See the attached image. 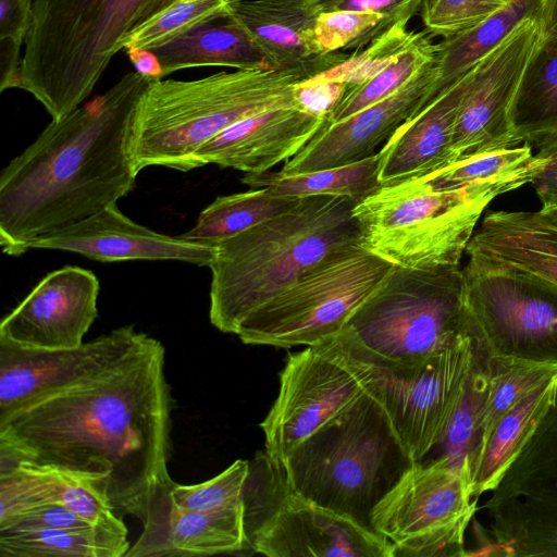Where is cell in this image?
I'll list each match as a JSON object with an SVG mask.
<instances>
[{
	"label": "cell",
	"mask_w": 557,
	"mask_h": 557,
	"mask_svg": "<svg viewBox=\"0 0 557 557\" xmlns=\"http://www.w3.org/2000/svg\"><path fill=\"white\" fill-rule=\"evenodd\" d=\"M173 408L165 348L147 334L116 363L0 418V472L32 461L99 474L115 511L143 523L173 482Z\"/></svg>",
	"instance_id": "6da1fadb"
},
{
	"label": "cell",
	"mask_w": 557,
	"mask_h": 557,
	"mask_svg": "<svg viewBox=\"0 0 557 557\" xmlns=\"http://www.w3.org/2000/svg\"><path fill=\"white\" fill-rule=\"evenodd\" d=\"M153 82L136 71L51 121L0 174V245L21 256L45 236L115 205L134 187L138 102Z\"/></svg>",
	"instance_id": "7a4b0ae2"
},
{
	"label": "cell",
	"mask_w": 557,
	"mask_h": 557,
	"mask_svg": "<svg viewBox=\"0 0 557 557\" xmlns=\"http://www.w3.org/2000/svg\"><path fill=\"white\" fill-rule=\"evenodd\" d=\"M355 205L341 196L304 197L289 210L213 244L211 324L236 334L250 313L313 265L359 244Z\"/></svg>",
	"instance_id": "3957f363"
},
{
	"label": "cell",
	"mask_w": 557,
	"mask_h": 557,
	"mask_svg": "<svg viewBox=\"0 0 557 557\" xmlns=\"http://www.w3.org/2000/svg\"><path fill=\"white\" fill-rule=\"evenodd\" d=\"M305 75L259 67L219 72L191 81L151 82L138 102L134 170H195L197 152L233 124L264 111L300 106L296 85Z\"/></svg>",
	"instance_id": "277c9868"
},
{
	"label": "cell",
	"mask_w": 557,
	"mask_h": 557,
	"mask_svg": "<svg viewBox=\"0 0 557 557\" xmlns=\"http://www.w3.org/2000/svg\"><path fill=\"white\" fill-rule=\"evenodd\" d=\"M180 0H34L20 89L53 121L85 101L135 28Z\"/></svg>",
	"instance_id": "5b68a950"
},
{
	"label": "cell",
	"mask_w": 557,
	"mask_h": 557,
	"mask_svg": "<svg viewBox=\"0 0 557 557\" xmlns=\"http://www.w3.org/2000/svg\"><path fill=\"white\" fill-rule=\"evenodd\" d=\"M278 462L294 492L370 529L374 507L414 463L368 391Z\"/></svg>",
	"instance_id": "8992f818"
},
{
	"label": "cell",
	"mask_w": 557,
	"mask_h": 557,
	"mask_svg": "<svg viewBox=\"0 0 557 557\" xmlns=\"http://www.w3.org/2000/svg\"><path fill=\"white\" fill-rule=\"evenodd\" d=\"M462 268L394 265L346 325L331 336L347 355L395 370L421 367L466 333Z\"/></svg>",
	"instance_id": "52a82bcc"
},
{
	"label": "cell",
	"mask_w": 557,
	"mask_h": 557,
	"mask_svg": "<svg viewBox=\"0 0 557 557\" xmlns=\"http://www.w3.org/2000/svg\"><path fill=\"white\" fill-rule=\"evenodd\" d=\"M497 185L442 189L425 176L380 185L354 208L359 244L394 265H458Z\"/></svg>",
	"instance_id": "ba28073f"
},
{
	"label": "cell",
	"mask_w": 557,
	"mask_h": 557,
	"mask_svg": "<svg viewBox=\"0 0 557 557\" xmlns=\"http://www.w3.org/2000/svg\"><path fill=\"white\" fill-rule=\"evenodd\" d=\"M462 313L475 350L488 360L557 369V282L468 256Z\"/></svg>",
	"instance_id": "9c48e42d"
},
{
	"label": "cell",
	"mask_w": 557,
	"mask_h": 557,
	"mask_svg": "<svg viewBox=\"0 0 557 557\" xmlns=\"http://www.w3.org/2000/svg\"><path fill=\"white\" fill-rule=\"evenodd\" d=\"M393 267L360 244L342 248L250 313L236 335L248 345H317L346 325Z\"/></svg>",
	"instance_id": "30bf717a"
},
{
	"label": "cell",
	"mask_w": 557,
	"mask_h": 557,
	"mask_svg": "<svg viewBox=\"0 0 557 557\" xmlns=\"http://www.w3.org/2000/svg\"><path fill=\"white\" fill-rule=\"evenodd\" d=\"M245 527L251 553L269 557H394V545L354 519L294 492L267 453L250 462Z\"/></svg>",
	"instance_id": "8fae6325"
},
{
	"label": "cell",
	"mask_w": 557,
	"mask_h": 557,
	"mask_svg": "<svg viewBox=\"0 0 557 557\" xmlns=\"http://www.w3.org/2000/svg\"><path fill=\"white\" fill-rule=\"evenodd\" d=\"M483 509L487 534L471 556L557 557V395Z\"/></svg>",
	"instance_id": "7c38bea8"
},
{
	"label": "cell",
	"mask_w": 557,
	"mask_h": 557,
	"mask_svg": "<svg viewBox=\"0 0 557 557\" xmlns=\"http://www.w3.org/2000/svg\"><path fill=\"white\" fill-rule=\"evenodd\" d=\"M476 510L467 473L435 457L406 471L370 525L394 545V557L468 556L465 534Z\"/></svg>",
	"instance_id": "4fadbf2b"
},
{
	"label": "cell",
	"mask_w": 557,
	"mask_h": 557,
	"mask_svg": "<svg viewBox=\"0 0 557 557\" xmlns=\"http://www.w3.org/2000/svg\"><path fill=\"white\" fill-rule=\"evenodd\" d=\"M326 339L382 405L411 460H423L444 436L471 374L475 348L469 334L421 367L403 371L358 360Z\"/></svg>",
	"instance_id": "5bb4252c"
},
{
	"label": "cell",
	"mask_w": 557,
	"mask_h": 557,
	"mask_svg": "<svg viewBox=\"0 0 557 557\" xmlns=\"http://www.w3.org/2000/svg\"><path fill=\"white\" fill-rule=\"evenodd\" d=\"M364 392L359 376L327 339L289 354L280 373L277 397L260 423L265 453L283 461Z\"/></svg>",
	"instance_id": "9a60e30c"
},
{
	"label": "cell",
	"mask_w": 557,
	"mask_h": 557,
	"mask_svg": "<svg viewBox=\"0 0 557 557\" xmlns=\"http://www.w3.org/2000/svg\"><path fill=\"white\" fill-rule=\"evenodd\" d=\"M539 39V24L531 15L471 70L454 126L453 163L517 146L509 111Z\"/></svg>",
	"instance_id": "2e32d148"
},
{
	"label": "cell",
	"mask_w": 557,
	"mask_h": 557,
	"mask_svg": "<svg viewBox=\"0 0 557 557\" xmlns=\"http://www.w3.org/2000/svg\"><path fill=\"white\" fill-rule=\"evenodd\" d=\"M146 336L134 325H124L66 349L22 346L0 336V418L116 363Z\"/></svg>",
	"instance_id": "e0dca14e"
},
{
	"label": "cell",
	"mask_w": 557,
	"mask_h": 557,
	"mask_svg": "<svg viewBox=\"0 0 557 557\" xmlns=\"http://www.w3.org/2000/svg\"><path fill=\"white\" fill-rule=\"evenodd\" d=\"M99 281L65 265L48 273L0 323V336L22 346L66 349L82 345L98 317Z\"/></svg>",
	"instance_id": "ac0fdd59"
},
{
	"label": "cell",
	"mask_w": 557,
	"mask_h": 557,
	"mask_svg": "<svg viewBox=\"0 0 557 557\" xmlns=\"http://www.w3.org/2000/svg\"><path fill=\"white\" fill-rule=\"evenodd\" d=\"M436 86L435 63L388 97L342 122L325 125L284 163L281 172L292 174L330 169L375 153L381 143L440 95Z\"/></svg>",
	"instance_id": "d6986e66"
},
{
	"label": "cell",
	"mask_w": 557,
	"mask_h": 557,
	"mask_svg": "<svg viewBox=\"0 0 557 557\" xmlns=\"http://www.w3.org/2000/svg\"><path fill=\"white\" fill-rule=\"evenodd\" d=\"M30 249L65 250L101 262L176 260L198 267H209L215 252L213 245L169 236L138 224L116 203L35 240Z\"/></svg>",
	"instance_id": "ffe728a7"
},
{
	"label": "cell",
	"mask_w": 557,
	"mask_h": 557,
	"mask_svg": "<svg viewBox=\"0 0 557 557\" xmlns=\"http://www.w3.org/2000/svg\"><path fill=\"white\" fill-rule=\"evenodd\" d=\"M172 483L151 498L143 531L125 557L238 555L250 550L245 504L215 512L188 510L172 499Z\"/></svg>",
	"instance_id": "44dd1931"
},
{
	"label": "cell",
	"mask_w": 557,
	"mask_h": 557,
	"mask_svg": "<svg viewBox=\"0 0 557 557\" xmlns=\"http://www.w3.org/2000/svg\"><path fill=\"white\" fill-rule=\"evenodd\" d=\"M319 16L311 0H232L235 23L271 67L310 77L344 62L351 53H325L315 37Z\"/></svg>",
	"instance_id": "7402d4cb"
},
{
	"label": "cell",
	"mask_w": 557,
	"mask_h": 557,
	"mask_svg": "<svg viewBox=\"0 0 557 557\" xmlns=\"http://www.w3.org/2000/svg\"><path fill=\"white\" fill-rule=\"evenodd\" d=\"M325 124L326 114L300 106L261 112L208 141L195 157V169L215 164L245 174L268 172L297 154Z\"/></svg>",
	"instance_id": "603a6c76"
},
{
	"label": "cell",
	"mask_w": 557,
	"mask_h": 557,
	"mask_svg": "<svg viewBox=\"0 0 557 557\" xmlns=\"http://www.w3.org/2000/svg\"><path fill=\"white\" fill-rule=\"evenodd\" d=\"M471 71L405 121L379 151L381 185L453 163L451 138Z\"/></svg>",
	"instance_id": "cb8c5ba5"
},
{
	"label": "cell",
	"mask_w": 557,
	"mask_h": 557,
	"mask_svg": "<svg viewBox=\"0 0 557 557\" xmlns=\"http://www.w3.org/2000/svg\"><path fill=\"white\" fill-rule=\"evenodd\" d=\"M9 470L10 493L22 508L60 504L95 525L127 536V528L112 506L101 475L32 461Z\"/></svg>",
	"instance_id": "d4e9b609"
},
{
	"label": "cell",
	"mask_w": 557,
	"mask_h": 557,
	"mask_svg": "<svg viewBox=\"0 0 557 557\" xmlns=\"http://www.w3.org/2000/svg\"><path fill=\"white\" fill-rule=\"evenodd\" d=\"M468 256L522 268L557 282V231L528 211H490L474 231Z\"/></svg>",
	"instance_id": "484cf974"
},
{
	"label": "cell",
	"mask_w": 557,
	"mask_h": 557,
	"mask_svg": "<svg viewBox=\"0 0 557 557\" xmlns=\"http://www.w3.org/2000/svg\"><path fill=\"white\" fill-rule=\"evenodd\" d=\"M557 395V374L509 410L479 442L466 471L472 497L492 492Z\"/></svg>",
	"instance_id": "4316f807"
},
{
	"label": "cell",
	"mask_w": 557,
	"mask_h": 557,
	"mask_svg": "<svg viewBox=\"0 0 557 557\" xmlns=\"http://www.w3.org/2000/svg\"><path fill=\"white\" fill-rule=\"evenodd\" d=\"M199 25L171 42L151 50L162 77L174 72L227 66L236 70L271 67L248 36L232 21Z\"/></svg>",
	"instance_id": "83f0119b"
},
{
	"label": "cell",
	"mask_w": 557,
	"mask_h": 557,
	"mask_svg": "<svg viewBox=\"0 0 557 557\" xmlns=\"http://www.w3.org/2000/svg\"><path fill=\"white\" fill-rule=\"evenodd\" d=\"M509 123L517 146L557 136V41L539 39L515 94Z\"/></svg>",
	"instance_id": "f1b7e54d"
},
{
	"label": "cell",
	"mask_w": 557,
	"mask_h": 557,
	"mask_svg": "<svg viewBox=\"0 0 557 557\" xmlns=\"http://www.w3.org/2000/svg\"><path fill=\"white\" fill-rule=\"evenodd\" d=\"M540 0H512L478 25L438 42L437 92L468 74L524 18L534 14Z\"/></svg>",
	"instance_id": "f546056e"
},
{
	"label": "cell",
	"mask_w": 557,
	"mask_h": 557,
	"mask_svg": "<svg viewBox=\"0 0 557 557\" xmlns=\"http://www.w3.org/2000/svg\"><path fill=\"white\" fill-rule=\"evenodd\" d=\"M379 169L380 157L375 152L356 162L305 173L244 174L242 183L250 188H267L277 196H341L357 203L381 185Z\"/></svg>",
	"instance_id": "4dcf8cb0"
},
{
	"label": "cell",
	"mask_w": 557,
	"mask_h": 557,
	"mask_svg": "<svg viewBox=\"0 0 557 557\" xmlns=\"http://www.w3.org/2000/svg\"><path fill=\"white\" fill-rule=\"evenodd\" d=\"M131 544L101 527L0 533L1 557H125Z\"/></svg>",
	"instance_id": "1f68e13d"
},
{
	"label": "cell",
	"mask_w": 557,
	"mask_h": 557,
	"mask_svg": "<svg viewBox=\"0 0 557 557\" xmlns=\"http://www.w3.org/2000/svg\"><path fill=\"white\" fill-rule=\"evenodd\" d=\"M300 198L277 196L267 188L216 197L183 238L213 245L293 208Z\"/></svg>",
	"instance_id": "d6a6232c"
},
{
	"label": "cell",
	"mask_w": 557,
	"mask_h": 557,
	"mask_svg": "<svg viewBox=\"0 0 557 557\" xmlns=\"http://www.w3.org/2000/svg\"><path fill=\"white\" fill-rule=\"evenodd\" d=\"M539 166L532 145L523 144L458 160L423 176L442 189L497 185L511 191L530 184Z\"/></svg>",
	"instance_id": "836d02e7"
},
{
	"label": "cell",
	"mask_w": 557,
	"mask_h": 557,
	"mask_svg": "<svg viewBox=\"0 0 557 557\" xmlns=\"http://www.w3.org/2000/svg\"><path fill=\"white\" fill-rule=\"evenodd\" d=\"M438 42L425 29L388 66L367 83L348 90L326 115V124L342 122L369 106L388 97L437 59Z\"/></svg>",
	"instance_id": "e575fe53"
},
{
	"label": "cell",
	"mask_w": 557,
	"mask_h": 557,
	"mask_svg": "<svg viewBox=\"0 0 557 557\" xmlns=\"http://www.w3.org/2000/svg\"><path fill=\"white\" fill-rule=\"evenodd\" d=\"M487 382V361L475 350L473 368L458 408L441 442L425 459L442 457L451 467L467 473V463L479 442V418Z\"/></svg>",
	"instance_id": "d590c367"
},
{
	"label": "cell",
	"mask_w": 557,
	"mask_h": 557,
	"mask_svg": "<svg viewBox=\"0 0 557 557\" xmlns=\"http://www.w3.org/2000/svg\"><path fill=\"white\" fill-rule=\"evenodd\" d=\"M486 361L488 382L479 418V442L509 410L557 374V369L548 367Z\"/></svg>",
	"instance_id": "8d00e7d4"
},
{
	"label": "cell",
	"mask_w": 557,
	"mask_h": 557,
	"mask_svg": "<svg viewBox=\"0 0 557 557\" xmlns=\"http://www.w3.org/2000/svg\"><path fill=\"white\" fill-rule=\"evenodd\" d=\"M232 0H180L129 33L121 50L151 51L199 25L227 18Z\"/></svg>",
	"instance_id": "74e56055"
},
{
	"label": "cell",
	"mask_w": 557,
	"mask_h": 557,
	"mask_svg": "<svg viewBox=\"0 0 557 557\" xmlns=\"http://www.w3.org/2000/svg\"><path fill=\"white\" fill-rule=\"evenodd\" d=\"M420 33L409 29L407 23L391 26L361 51L351 53L344 62L321 74L346 84L350 89L360 86L398 58Z\"/></svg>",
	"instance_id": "f35d334b"
},
{
	"label": "cell",
	"mask_w": 557,
	"mask_h": 557,
	"mask_svg": "<svg viewBox=\"0 0 557 557\" xmlns=\"http://www.w3.org/2000/svg\"><path fill=\"white\" fill-rule=\"evenodd\" d=\"M250 472V462L235 460L220 474L193 485H183L173 481L170 494L182 508L215 512L244 505V494Z\"/></svg>",
	"instance_id": "ab89813d"
},
{
	"label": "cell",
	"mask_w": 557,
	"mask_h": 557,
	"mask_svg": "<svg viewBox=\"0 0 557 557\" xmlns=\"http://www.w3.org/2000/svg\"><path fill=\"white\" fill-rule=\"evenodd\" d=\"M389 27L387 20L374 12H323L317 18L315 37L325 53L347 50L358 52Z\"/></svg>",
	"instance_id": "60d3db41"
},
{
	"label": "cell",
	"mask_w": 557,
	"mask_h": 557,
	"mask_svg": "<svg viewBox=\"0 0 557 557\" xmlns=\"http://www.w3.org/2000/svg\"><path fill=\"white\" fill-rule=\"evenodd\" d=\"M508 3V0H424L419 15L429 34L445 38L478 25Z\"/></svg>",
	"instance_id": "b9f144b4"
},
{
	"label": "cell",
	"mask_w": 557,
	"mask_h": 557,
	"mask_svg": "<svg viewBox=\"0 0 557 557\" xmlns=\"http://www.w3.org/2000/svg\"><path fill=\"white\" fill-rule=\"evenodd\" d=\"M90 527H95V524L60 504L35 506L0 520V533L38 529H85Z\"/></svg>",
	"instance_id": "7bdbcfd3"
},
{
	"label": "cell",
	"mask_w": 557,
	"mask_h": 557,
	"mask_svg": "<svg viewBox=\"0 0 557 557\" xmlns=\"http://www.w3.org/2000/svg\"><path fill=\"white\" fill-rule=\"evenodd\" d=\"M424 0H311L318 13L362 11L382 14L391 26L409 23L420 13Z\"/></svg>",
	"instance_id": "ee69618b"
},
{
	"label": "cell",
	"mask_w": 557,
	"mask_h": 557,
	"mask_svg": "<svg viewBox=\"0 0 557 557\" xmlns=\"http://www.w3.org/2000/svg\"><path fill=\"white\" fill-rule=\"evenodd\" d=\"M535 152L540 166L531 181L542 207L557 206V136L539 144Z\"/></svg>",
	"instance_id": "f6af8a7d"
},
{
	"label": "cell",
	"mask_w": 557,
	"mask_h": 557,
	"mask_svg": "<svg viewBox=\"0 0 557 557\" xmlns=\"http://www.w3.org/2000/svg\"><path fill=\"white\" fill-rule=\"evenodd\" d=\"M34 0H0V41L18 47L25 44L32 22Z\"/></svg>",
	"instance_id": "bcb514c9"
},
{
	"label": "cell",
	"mask_w": 557,
	"mask_h": 557,
	"mask_svg": "<svg viewBox=\"0 0 557 557\" xmlns=\"http://www.w3.org/2000/svg\"><path fill=\"white\" fill-rule=\"evenodd\" d=\"M21 47L0 41V91L18 88L22 69Z\"/></svg>",
	"instance_id": "7dc6e473"
},
{
	"label": "cell",
	"mask_w": 557,
	"mask_h": 557,
	"mask_svg": "<svg viewBox=\"0 0 557 557\" xmlns=\"http://www.w3.org/2000/svg\"><path fill=\"white\" fill-rule=\"evenodd\" d=\"M533 16L539 24L540 38L557 41V0H540Z\"/></svg>",
	"instance_id": "c3c4849f"
},
{
	"label": "cell",
	"mask_w": 557,
	"mask_h": 557,
	"mask_svg": "<svg viewBox=\"0 0 557 557\" xmlns=\"http://www.w3.org/2000/svg\"><path fill=\"white\" fill-rule=\"evenodd\" d=\"M136 72L151 81L162 78L161 69L156 55L146 50L125 51Z\"/></svg>",
	"instance_id": "681fc988"
},
{
	"label": "cell",
	"mask_w": 557,
	"mask_h": 557,
	"mask_svg": "<svg viewBox=\"0 0 557 557\" xmlns=\"http://www.w3.org/2000/svg\"><path fill=\"white\" fill-rule=\"evenodd\" d=\"M534 214L542 223L557 231V206L542 207Z\"/></svg>",
	"instance_id": "f907efd6"
},
{
	"label": "cell",
	"mask_w": 557,
	"mask_h": 557,
	"mask_svg": "<svg viewBox=\"0 0 557 557\" xmlns=\"http://www.w3.org/2000/svg\"><path fill=\"white\" fill-rule=\"evenodd\" d=\"M509 2L512 1V0H508Z\"/></svg>",
	"instance_id": "816d5d0a"
},
{
	"label": "cell",
	"mask_w": 557,
	"mask_h": 557,
	"mask_svg": "<svg viewBox=\"0 0 557 557\" xmlns=\"http://www.w3.org/2000/svg\"><path fill=\"white\" fill-rule=\"evenodd\" d=\"M184 1H188V0H184Z\"/></svg>",
	"instance_id": "f5cc1de1"
}]
</instances>
